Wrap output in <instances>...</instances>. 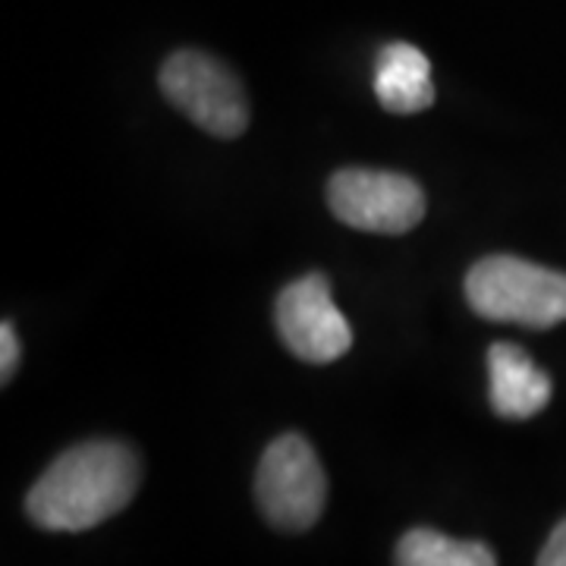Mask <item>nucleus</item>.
Listing matches in <instances>:
<instances>
[{"label":"nucleus","instance_id":"423d86ee","mask_svg":"<svg viewBox=\"0 0 566 566\" xmlns=\"http://www.w3.org/2000/svg\"><path fill=\"white\" fill-rule=\"evenodd\" d=\"M277 331L293 356L303 363L327 365L340 359L353 346V327L331 296L324 274H305L277 296Z\"/></svg>","mask_w":566,"mask_h":566},{"label":"nucleus","instance_id":"20e7f679","mask_svg":"<svg viewBox=\"0 0 566 566\" xmlns=\"http://www.w3.org/2000/svg\"><path fill=\"white\" fill-rule=\"evenodd\" d=\"M161 92L196 126L218 139H237L249 126V104L230 66L202 51H177L161 66Z\"/></svg>","mask_w":566,"mask_h":566},{"label":"nucleus","instance_id":"9d476101","mask_svg":"<svg viewBox=\"0 0 566 566\" xmlns=\"http://www.w3.org/2000/svg\"><path fill=\"white\" fill-rule=\"evenodd\" d=\"M17 365H20V337L13 331V324L3 322L0 324V381L3 385L13 378Z\"/></svg>","mask_w":566,"mask_h":566},{"label":"nucleus","instance_id":"1a4fd4ad","mask_svg":"<svg viewBox=\"0 0 566 566\" xmlns=\"http://www.w3.org/2000/svg\"><path fill=\"white\" fill-rule=\"evenodd\" d=\"M397 564L403 566H494V551L482 542L447 538L434 528H412L397 545Z\"/></svg>","mask_w":566,"mask_h":566},{"label":"nucleus","instance_id":"7ed1b4c3","mask_svg":"<svg viewBox=\"0 0 566 566\" xmlns=\"http://www.w3.org/2000/svg\"><path fill=\"white\" fill-rule=\"evenodd\" d=\"M259 510L271 526L303 532L322 520L327 504V475L315 447L303 434L286 431L262 453L255 475Z\"/></svg>","mask_w":566,"mask_h":566},{"label":"nucleus","instance_id":"f257e3e1","mask_svg":"<svg viewBox=\"0 0 566 566\" xmlns=\"http://www.w3.org/2000/svg\"><path fill=\"white\" fill-rule=\"evenodd\" d=\"M139 488V460L120 441L70 447L32 485L25 510L48 532H82L111 520Z\"/></svg>","mask_w":566,"mask_h":566},{"label":"nucleus","instance_id":"39448f33","mask_svg":"<svg viewBox=\"0 0 566 566\" xmlns=\"http://www.w3.org/2000/svg\"><path fill=\"white\" fill-rule=\"evenodd\" d=\"M327 205L337 221L365 233H406L424 218V192L406 174L340 170L331 177Z\"/></svg>","mask_w":566,"mask_h":566},{"label":"nucleus","instance_id":"6e6552de","mask_svg":"<svg viewBox=\"0 0 566 566\" xmlns=\"http://www.w3.org/2000/svg\"><path fill=\"white\" fill-rule=\"evenodd\" d=\"M375 98L390 114H419V111L434 104L431 61L416 44L394 41L378 54Z\"/></svg>","mask_w":566,"mask_h":566},{"label":"nucleus","instance_id":"9b49d317","mask_svg":"<svg viewBox=\"0 0 566 566\" xmlns=\"http://www.w3.org/2000/svg\"><path fill=\"white\" fill-rule=\"evenodd\" d=\"M538 564L542 566H566V520L557 523V528L551 532V538L538 554Z\"/></svg>","mask_w":566,"mask_h":566},{"label":"nucleus","instance_id":"f03ea898","mask_svg":"<svg viewBox=\"0 0 566 566\" xmlns=\"http://www.w3.org/2000/svg\"><path fill=\"white\" fill-rule=\"evenodd\" d=\"M465 300L488 322L554 327L566 322V274L516 255H488L465 274Z\"/></svg>","mask_w":566,"mask_h":566},{"label":"nucleus","instance_id":"0eeeda50","mask_svg":"<svg viewBox=\"0 0 566 566\" xmlns=\"http://www.w3.org/2000/svg\"><path fill=\"white\" fill-rule=\"evenodd\" d=\"M488 375H491V406L501 419L526 422L538 416L551 400V378L528 359L526 349L516 344H491L488 349Z\"/></svg>","mask_w":566,"mask_h":566}]
</instances>
